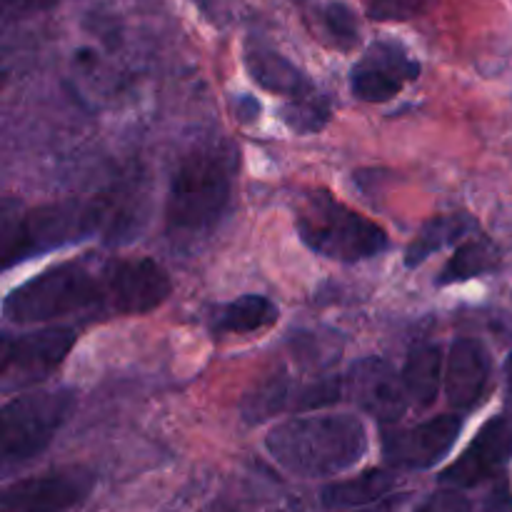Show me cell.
Instances as JSON below:
<instances>
[{
	"label": "cell",
	"mask_w": 512,
	"mask_h": 512,
	"mask_svg": "<svg viewBox=\"0 0 512 512\" xmlns=\"http://www.w3.org/2000/svg\"><path fill=\"white\" fill-rule=\"evenodd\" d=\"M245 68H248L250 78L268 93L285 95L288 100L315 93L313 83L298 65H293L288 58L265 48V45H250L245 50Z\"/></svg>",
	"instance_id": "obj_14"
},
{
	"label": "cell",
	"mask_w": 512,
	"mask_h": 512,
	"mask_svg": "<svg viewBox=\"0 0 512 512\" xmlns=\"http://www.w3.org/2000/svg\"><path fill=\"white\" fill-rule=\"evenodd\" d=\"M345 390L368 415L385 425L398 423L408 410L403 375L383 358H363L353 365Z\"/></svg>",
	"instance_id": "obj_12"
},
{
	"label": "cell",
	"mask_w": 512,
	"mask_h": 512,
	"mask_svg": "<svg viewBox=\"0 0 512 512\" xmlns=\"http://www.w3.org/2000/svg\"><path fill=\"white\" fill-rule=\"evenodd\" d=\"M280 310L265 295H243L230 303L218 305L210 318L215 335H250L278 323Z\"/></svg>",
	"instance_id": "obj_15"
},
{
	"label": "cell",
	"mask_w": 512,
	"mask_h": 512,
	"mask_svg": "<svg viewBox=\"0 0 512 512\" xmlns=\"http://www.w3.org/2000/svg\"><path fill=\"white\" fill-rule=\"evenodd\" d=\"M170 278L150 258H88L53 265L10 290L3 303L8 323L35 325L58 318L143 315L165 303Z\"/></svg>",
	"instance_id": "obj_1"
},
{
	"label": "cell",
	"mask_w": 512,
	"mask_h": 512,
	"mask_svg": "<svg viewBox=\"0 0 512 512\" xmlns=\"http://www.w3.org/2000/svg\"><path fill=\"white\" fill-rule=\"evenodd\" d=\"M73 328H40L23 335H5L0 355L3 393L30 388L63 365L75 345Z\"/></svg>",
	"instance_id": "obj_7"
},
{
	"label": "cell",
	"mask_w": 512,
	"mask_h": 512,
	"mask_svg": "<svg viewBox=\"0 0 512 512\" xmlns=\"http://www.w3.org/2000/svg\"><path fill=\"white\" fill-rule=\"evenodd\" d=\"M295 228L308 250L335 263H360L388 250V235L328 190H305L295 200Z\"/></svg>",
	"instance_id": "obj_5"
},
{
	"label": "cell",
	"mask_w": 512,
	"mask_h": 512,
	"mask_svg": "<svg viewBox=\"0 0 512 512\" xmlns=\"http://www.w3.org/2000/svg\"><path fill=\"white\" fill-rule=\"evenodd\" d=\"M138 220L140 213L135 210V198H125L123 193L95 200L48 203L18 213H10L5 205L0 255L5 268H13L35 255L68 248L98 233H105L110 243H115L135 233Z\"/></svg>",
	"instance_id": "obj_2"
},
{
	"label": "cell",
	"mask_w": 512,
	"mask_h": 512,
	"mask_svg": "<svg viewBox=\"0 0 512 512\" xmlns=\"http://www.w3.org/2000/svg\"><path fill=\"white\" fill-rule=\"evenodd\" d=\"M463 430L460 415H440L428 423L413 425V428L383 433V455L388 465L398 470H425L445 458L453 450Z\"/></svg>",
	"instance_id": "obj_9"
},
{
	"label": "cell",
	"mask_w": 512,
	"mask_h": 512,
	"mask_svg": "<svg viewBox=\"0 0 512 512\" xmlns=\"http://www.w3.org/2000/svg\"><path fill=\"white\" fill-rule=\"evenodd\" d=\"M475 230H478V223H475L470 215H438V218L428 220V223L423 225V230L418 233V238L408 245V250H405V265H408V268H415V265L425 263V260H428L430 255L438 253V250L468 238Z\"/></svg>",
	"instance_id": "obj_17"
},
{
	"label": "cell",
	"mask_w": 512,
	"mask_h": 512,
	"mask_svg": "<svg viewBox=\"0 0 512 512\" xmlns=\"http://www.w3.org/2000/svg\"><path fill=\"white\" fill-rule=\"evenodd\" d=\"M270 458L298 478H330L368 453L365 425L353 415H313L275 425L265 438Z\"/></svg>",
	"instance_id": "obj_4"
},
{
	"label": "cell",
	"mask_w": 512,
	"mask_h": 512,
	"mask_svg": "<svg viewBox=\"0 0 512 512\" xmlns=\"http://www.w3.org/2000/svg\"><path fill=\"white\" fill-rule=\"evenodd\" d=\"M445 383L443 350L433 343H423L410 350L403 368V385L408 398L418 408H430Z\"/></svg>",
	"instance_id": "obj_16"
},
{
	"label": "cell",
	"mask_w": 512,
	"mask_h": 512,
	"mask_svg": "<svg viewBox=\"0 0 512 512\" xmlns=\"http://www.w3.org/2000/svg\"><path fill=\"white\" fill-rule=\"evenodd\" d=\"M93 488V470L83 465L55 468L5 488L3 512H65L83 503Z\"/></svg>",
	"instance_id": "obj_8"
},
{
	"label": "cell",
	"mask_w": 512,
	"mask_h": 512,
	"mask_svg": "<svg viewBox=\"0 0 512 512\" xmlns=\"http://www.w3.org/2000/svg\"><path fill=\"white\" fill-rule=\"evenodd\" d=\"M373 20H410L428 13L435 0H363Z\"/></svg>",
	"instance_id": "obj_23"
},
{
	"label": "cell",
	"mask_w": 512,
	"mask_h": 512,
	"mask_svg": "<svg viewBox=\"0 0 512 512\" xmlns=\"http://www.w3.org/2000/svg\"><path fill=\"white\" fill-rule=\"evenodd\" d=\"M205 512H233V510L225 508V505H213V508H208Z\"/></svg>",
	"instance_id": "obj_28"
},
{
	"label": "cell",
	"mask_w": 512,
	"mask_h": 512,
	"mask_svg": "<svg viewBox=\"0 0 512 512\" xmlns=\"http://www.w3.org/2000/svg\"><path fill=\"white\" fill-rule=\"evenodd\" d=\"M395 488V478L388 470H368L353 480H340L323 490V505L330 510L363 508V505L383 500Z\"/></svg>",
	"instance_id": "obj_18"
},
{
	"label": "cell",
	"mask_w": 512,
	"mask_h": 512,
	"mask_svg": "<svg viewBox=\"0 0 512 512\" xmlns=\"http://www.w3.org/2000/svg\"><path fill=\"white\" fill-rule=\"evenodd\" d=\"M478 512H512V490L508 478L495 480L493 488L480 500Z\"/></svg>",
	"instance_id": "obj_25"
},
{
	"label": "cell",
	"mask_w": 512,
	"mask_h": 512,
	"mask_svg": "<svg viewBox=\"0 0 512 512\" xmlns=\"http://www.w3.org/2000/svg\"><path fill=\"white\" fill-rule=\"evenodd\" d=\"M60 0H3V8L8 15H30L40 10H50Z\"/></svg>",
	"instance_id": "obj_26"
},
{
	"label": "cell",
	"mask_w": 512,
	"mask_h": 512,
	"mask_svg": "<svg viewBox=\"0 0 512 512\" xmlns=\"http://www.w3.org/2000/svg\"><path fill=\"white\" fill-rule=\"evenodd\" d=\"M235 153L225 143H203L183 155L170 178L165 228L178 243L213 233L233 195Z\"/></svg>",
	"instance_id": "obj_3"
},
{
	"label": "cell",
	"mask_w": 512,
	"mask_h": 512,
	"mask_svg": "<svg viewBox=\"0 0 512 512\" xmlns=\"http://www.w3.org/2000/svg\"><path fill=\"white\" fill-rule=\"evenodd\" d=\"M415 512H473V508H470V500L460 490L450 488L430 495Z\"/></svg>",
	"instance_id": "obj_24"
},
{
	"label": "cell",
	"mask_w": 512,
	"mask_h": 512,
	"mask_svg": "<svg viewBox=\"0 0 512 512\" xmlns=\"http://www.w3.org/2000/svg\"><path fill=\"white\" fill-rule=\"evenodd\" d=\"M283 120L290 125V130L300 135L318 133L330 120V103L318 93L288 100L283 105Z\"/></svg>",
	"instance_id": "obj_21"
},
{
	"label": "cell",
	"mask_w": 512,
	"mask_h": 512,
	"mask_svg": "<svg viewBox=\"0 0 512 512\" xmlns=\"http://www.w3.org/2000/svg\"><path fill=\"white\" fill-rule=\"evenodd\" d=\"M420 75V63L395 43H373L350 73V90L365 103L395 98Z\"/></svg>",
	"instance_id": "obj_11"
},
{
	"label": "cell",
	"mask_w": 512,
	"mask_h": 512,
	"mask_svg": "<svg viewBox=\"0 0 512 512\" xmlns=\"http://www.w3.org/2000/svg\"><path fill=\"white\" fill-rule=\"evenodd\" d=\"M500 268V250L495 248V243L485 235L478 238H470L460 245L453 253V258L445 263V268L440 270L438 285H455L465 283L470 278H480V275L495 273Z\"/></svg>",
	"instance_id": "obj_19"
},
{
	"label": "cell",
	"mask_w": 512,
	"mask_h": 512,
	"mask_svg": "<svg viewBox=\"0 0 512 512\" xmlns=\"http://www.w3.org/2000/svg\"><path fill=\"white\" fill-rule=\"evenodd\" d=\"M320 20H323L325 33L335 40V45L353 48L358 43V15L353 13L350 5L330 0L320 8Z\"/></svg>",
	"instance_id": "obj_22"
},
{
	"label": "cell",
	"mask_w": 512,
	"mask_h": 512,
	"mask_svg": "<svg viewBox=\"0 0 512 512\" xmlns=\"http://www.w3.org/2000/svg\"><path fill=\"white\" fill-rule=\"evenodd\" d=\"M490 353L480 340L458 338L450 348L445 363V395L448 403L460 413L478 408L490 385Z\"/></svg>",
	"instance_id": "obj_13"
},
{
	"label": "cell",
	"mask_w": 512,
	"mask_h": 512,
	"mask_svg": "<svg viewBox=\"0 0 512 512\" xmlns=\"http://www.w3.org/2000/svg\"><path fill=\"white\" fill-rule=\"evenodd\" d=\"M293 390L295 385L285 375H273L255 385L243 400V418L248 423H260V420L275 418L280 413H290L293 408Z\"/></svg>",
	"instance_id": "obj_20"
},
{
	"label": "cell",
	"mask_w": 512,
	"mask_h": 512,
	"mask_svg": "<svg viewBox=\"0 0 512 512\" xmlns=\"http://www.w3.org/2000/svg\"><path fill=\"white\" fill-rule=\"evenodd\" d=\"M512 458V413L490 418L480 428L465 453L440 475V483L450 488H475L483 480L495 478Z\"/></svg>",
	"instance_id": "obj_10"
},
{
	"label": "cell",
	"mask_w": 512,
	"mask_h": 512,
	"mask_svg": "<svg viewBox=\"0 0 512 512\" xmlns=\"http://www.w3.org/2000/svg\"><path fill=\"white\" fill-rule=\"evenodd\" d=\"M75 408V393L68 388L35 390L8 400L0 413V455L3 468L38 458Z\"/></svg>",
	"instance_id": "obj_6"
},
{
	"label": "cell",
	"mask_w": 512,
	"mask_h": 512,
	"mask_svg": "<svg viewBox=\"0 0 512 512\" xmlns=\"http://www.w3.org/2000/svg\"><path fill=\"white\" fill-rule=\"evenodd\" d=\"M505 393H508V400L512 403V353L508 355V363H505Z\"/></svg>",
	"instance_id": "obj_27"
}]
</instances>
